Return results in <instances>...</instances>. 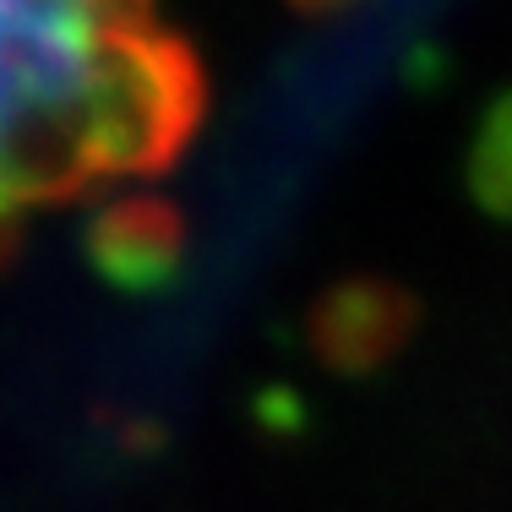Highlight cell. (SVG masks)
<instances>
[{"label":"cell","mask_w":512,"mask_h":512,"mask_svg":"<svg viewBox=\"0 0 512 512\" xmlns=\"http://www.w3.org/2000/svg\"><path fill=\"white\" fill-rule=\"evenodd\" d=\"M202 109L158 0H0V262L28 213L169 169Z\"/></svg>","instance_id":"6da1fadb"},{"label":"cell","mask_w":512,"mask_h":512,"mask_svg":"<svg viewBox=\"0 0 512 512\" xmlns=\"http://www.w3.org/2000/svg\"><path fill=\"white\" fill-rule=\"evenodd\" d=\"M414 333V300L382 278H349L327 289V300L311 316L316 355L338 371H371L393 360L398 344Z\"/></svg>","instance_id":"7a4b0ae2"},{"label":"cell","mask_w":512,"mask_h":512,"mask_svg":"<svg viewBox=\"0 0 512 512\" xmlns=\"http://www.w3.org/2000/svg\"><path fill=\"white\" fill-rule=\"evenodd\" d=\"M186 229L164 197H120L88 229V256L120 289H158L180 262Z\"/></svg>","instance_id":"3957f363"},{"label":"cell","mask_w":512,"mask_h":512,"mask_svg":"<svg viewBox=\"0 0 512 512\" xmlns=\"http://www.w3.org/2000/svg\"><path fill=\"white\" fill-rule=\"evenodd\" d=\"M469 186L496 218H512V93L485 109L469 153Z\"/></svg>","instance_id":"277c9868"}]
</instances>
